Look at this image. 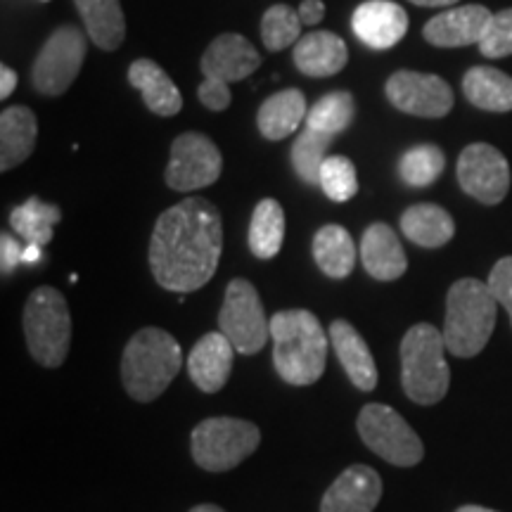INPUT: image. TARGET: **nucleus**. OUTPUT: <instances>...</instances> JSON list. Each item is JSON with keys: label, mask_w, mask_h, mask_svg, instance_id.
Returning a JSON list of instances; mask_svg holds the SVG:
<instances>
[{"label": "nucleus", "mask_w": 512, "mask_h": 512, "mask_svg": "<svg viewBox=\"0 0 512 512\" xmlns=\"http://www.w3.org/2000/svg\"><path fill=\"white\" fill-rule=\"evenodd\" d=\"M261 444V430L254 422L242 418H207L190 434L192 460L202 470L221 472L235 470L240 463L252 456Z\"/></svg>", "instance_id": "nucleus-8"}, {"label": "nucleus", "mask_w": 512, "mask_h": 512, "mask_svg": "<svg viewBox=\"0 0 512 512\" xmlns=\"http://www.w3.org/2000/svg\"><path fill=\"white\" fill-rule=\"evenodd\" d=\"M356 430L363 444L389 465L413 467L425 458L418 432L387 403H366L356 418Z\"/></svg>", "instance_id": "nucleus-9"}, {"label": "nucleus", "mask_w": 512, "mask_h": 512, "mask_svg": "<svg viewBox=\"0 0 512 512\" xmlns=\"http://www.w3.org/2000/svg\"><path fill=\"white\" fill-rule=\"evenodd\" d=\"M302 38V17L294 12L290 5H273L261 17V41H264L266 50L271 53H280V50L297 46Z\"/></svg>", "instance_id": "nucleus-34"}, {"label": "nucleus", "mask_w": 512, "mask_h": 512, "mask_svg": "<svg viewBox=\"0 0 512 512\" xmlns=\"http://www.w3.org/2000/svg\"><path fill=\"white\" fill-rule=\"evenodd\" d=\"M17 88V72L15 69H10L8 64H3L0 67V98L8 100L12 93H15Z\"/></svg>", "instance_id": "nucleus-40"}, {"label": "nucleus", "mask_w": 512, "mask_h": 512, "mask_svg": "<svg viewBox=\"0 0 512 512\" xmlns=\"http://www.w3.org/2000/svg\"><path fill=\"white\" fill-rule=\"evenodd\" d=\"M86 36L74 24L57 27L48 36L31 67V83L38 93L50 98L67 93L86 60Z\"/></svg>", "instance_id": "nucleus-11"}, {"label": "nucleus", "mask_w": 512, "mask_h": 512, "mask_svg": "<svg viewBox=\"0 0 512 512\" xmlns=\"http://www.w3.org/2000/svg\"><path fill=\"white\" fill-rule=\"evenodd\" d=\"M188 512H226V510L219 508V505H214V503H200V505H195V508H190Z\"/></svg>", "instance_id": "nucleus-43"}, {"label": "nucleus", "mask_w": 512, "mask_h": 512, "mask_svg": "<svg viewBox=\"0 0 512 512\" xmlns=\"http://www.w3.org/2000/svg\"><path fill=\"white\" fill-rule=\"evenodd\" d=\"M261 67V55L242 34H221L204 50L200 69L204 81L197 98L207 110L223 112L230 107V83L245 81Z\"/></svg>", "instance_id": "nucleus-7"}, {"label": "nucleus", "mask_w": 512, "mask_h": 512, "mask_svg": "<svg viewBox=\"0 0 512 512\" xmlns=\"http://www.w3.org/2000/svg\"><path fill=\"white\" fill-rule=\"evenodd\" d=\"M128 83L143 95L147 110L157 117H176L183 107V95L171 76L157 62L140 57L128 67Z\"/></svg>", "instance_id": "nucleus-22"}, {"label": "nucleus", "mask_w": 512, "mask_h": 512, "mask_svg": "<svg viewBox=\"0 0 512 512\" xmlns=\"http://www.w3.org/2000/svg\"><path fill=\"white\" fill-rule=\"evenodd\" d=\"M401 233L413 245L439 249L456 235V221L439 204H413L401 214Z\"/></svg>", "instance_id": "nucleus-25"}, {"label": "nucleus", "mask_w": 512, "mask_h": 512, "mask_svg": "<svg viewBox=\"0 0 512 512\" xmlns=\"http://www.w3.org/2000/svg\"><path fill=\"white\" fill-rule=\"evenodd\" d=\"M458 183L477 202L494 207L510 190V164L489 143L467 145L458 157Z\"/></svg>", "instance_id": "nucleus-13"}, {"label": "nucleus", "mask_w": 512, "mask_h": 512, "mask_svg": "<svg viewBox=\"0 0 512 512\" xmlns=\"http://www.w3.org/2000/svg\"><path fill=\"white\" fill-rule=\"evenodd\" d=\"M382 477L370 465H349L320 498V512H373L382 498Z\"/></svg>", "instance_id": "nucleus-15"}, {"label": "nucleus", "mask_w": 512, "mask_h": 512, "mask_svg": "<svg viewBox=\"0 0 512 512\" xmlns=\"http://www.w3.org/2000/svg\"><path fill=\"white\" fill-rule=\"evenodd\" d=\"M446 157L437 145H415L399 159V176L408 188H427L444 174Z\"/></svg>", "instance_id": "nucleus-33"}, {"label": "nucleus", "mask_w": 512, "mask_h": 512, "mask_svg": "<svg viewBox=\"0 0 512 512\" xmlns=\"http://www.w3.org/2000/svg\"><path fill=\"white\" fill-rule=\"evenodd\" d=\"M356 114V102L354 95L347 91H332L323 95L316 105L311 107L309 114H306V128L318 133H328V136H339L347 128L354 124Z\"/></svg>", "instance_id": "nucleus-31"}, {"label": "nucleus", "mask_w": 512, "mask_h": 512, "mask_svg": "<svg viewBox=\"0 0 512 512\" xmlns=\"http://www.w3.org/2000/svg\"><path fill=\"white\" fill-rule=\"evenodd\" d=\"M361 261L370 278L377 283L399 280L408 268L399 235L387 223H370L361 238Z\"/></svg>", "instance_id": "nucleus-20"}, {"label": "nucleus", "mask_w": 512, "mask_h": 512, "mask_svg": "<svg viewBox=\"0 0 512 512\" xmlns=\"http://www.w3.org/2000/svg\"><path fill=\"white\" fill-rule=\"evenodd\" d=\"M43 261V247L41 245H24V266H34Z\"/></svg>", "instance_id": "nucleus-41"}, {"label": "nucleus", "mask_w": 512, "mask_h": 512, "mask_svg": "<svg viewBox=\"0 0 512 512\" xmlns=\"http://www.w3.org/2000/svg\"><path fill=\"white\" fill-rule=\"evenodd\" d=\"M86 34L100 50H117L124 43L126 19L119 0H74Z\"/></svg>", "instance_id": "nucleus-26"}, {"label": "nucleus", "mask_w": 512, "mask_h": 512, "mask_svg": "<svg viewBox=\"0 0 512 512\" xmlns=\"http://www.w3.org/2000/svg\"><path fill=\"white\" fill-rule=\"evenodd\" d=\"M479 53L494 60L512 55V8H505L491 17L486 34L479 41Z\"/></svg>", "instance_id": "nucleus-36"}, {"label": "nucleus", "mask_w": 512, "mask_h": 512, "mask_svg": "<svg viewBox=\"0 0 512 512\" xmlns=\"http://www.w3.org/2000/svg\"><path fill=\"white\" fill-rule=\"evenodd\" d=\"M306 114H309V107H306L304 93L299 88H287L261 102L256 112V126L266 140H285L299 131Z\"/></svg>", "instance_id": "nucleus-24"}, {"label": "nucleus", "mask_w": 512, "mask_h": 512, "mask_svg": "<svg viewBox=\"0 0 512 512\" xmlns=\"http://www.w3.org/2000/svg\"><path fill=\"white\" fill-rule=\"evenodd\" d=\"M183 368L181 342L162 328H143L126 342L121 354V382L138 403L159 399Z\"/></svg>", "instance_id": "nucleus-3"}, {"label": "nucleus", "mask_w": 512, "mask_h": 512, "mask_svg": "<svg viewBox=\"0 0 512 512\" xmlns=\"http://www.w3.org/2000/svg\"><path fill=\"white\" fill-rule=\"evenodd\" d=\"M22 328L29 354L38 366L60 368L67 361L72 344V316L60 290L50 285L36 287L24 304Z\"/></svg>", "instance_id": "nucleus-6"}, {"label": "nucleus", "mask_w": 512, "mask_h": 512, "mask_svg": "<svg viewBox=\"0 0 512 512\" xmlns=\"http://www.w3.org/2000/svg\"><path fill=\"white\" fill-rule=\"evenodd\" d=\"M494 12L484 5H463L432 17L422 29L427 43L437 48H463L482 41Z\"/></svg>", "instance_id": "nucleus-18"}, {"label": "nucleus", "mask_w": 512, "mask_h": 512, "mask_svg": "<svg viewBox=\"0 0 512 512\" xmlns=\"http://www.w3.org/2000/svg\"><path fill=\"white\" fill-rule=\"evenodd\" d=\"M273 368L292 387L316 384L328 366L330 335L316 313L285 309L271 318Z\"/></svg>", "instance_id": "nucleus-2"}, {"label": "nucleus", "mask_w": 512, "mask_h": 512, "mask_svg": "<svg viewBox=\"0 0 512 512\" xmlns=\"http://www.w3.org/2000/svg\"><path fill=\"white\" fill-rule=\"evenodd\" d=\"M320 190L332 202H349L354 200L358 192L356 166L349 157L332 155L325 159L323 169H320Z\"/></svg>", "instance_id": "nucleus-35"}, {"label": "nucleus", "mask_w": 512, "mask_h": 512, "mask_svg": "<svg viewBox=\"0 0 512 512\" xmlns=\"http://www.w3.org/2000/svg\"><path fill=\"white\" fill-rule=\"evenodd\" d=\"M235 363V347L221 330L207 332L188 354V375L204 394H219L230 380Z\"/></svg>", "instance_id": "nucleus-16"}, {"label": "nucleus", "mask_w": 512, "mask_h": 512, "mask_svg": "<svg viewBox=\"0 0 512 512\" xmlns=\"http://www.w3.org/2000/svg\"><path fill=\"white\" fill-rule=\"evenodd\" d=\"M444 332L432 323H418L401 339V384L418 406H434L448 394L451 368L446 363Z\"/></svg>", "instance_id": "nucleus-5"}, {"label": "nucleus", "mask_w": 512, "mask_h": 512, "mask_svg": "<svg viewBox=\"0 0 512 512\" xmlns=\"http://www.w3.org/2000/svg\"><path fill=\"white\" fill-rule=\"evenodd\" d=\"M223 157L214 140L202 133H181L171 143L169 164H166V185L176 192H192L209 188L219 181Z\"/></svg>", "instance_id": "nucleus-12"}, {"label": "nucleus", "mask_w": 512, "mask_h": 512, "mask_svg": "<svg viewBox=\"0 0 512 512\" xmlns=\"http://www.w3.org/2000/svg\"><path fill=\"white\" fill-rule=\"evenodd\" d=\"M356 38L373 50H389L406 36L408 15L392 0H366L351 15Z\"/></svg>", "instance_id": "nucleus-17"}, {"label": "nucleus", "mask_w": 512, "mask_h": 512, "mask_svg": "<svg viewBox=\"0 0 512 512\" xmlns=\"http://www.w3.org/2000/svg\"><path fill=\"white\" fill-rule=\"evenodd\" d=\"M456 512H498V510L484 508V505H463V508H458Z\"/></svg>", "instance_id": "nucleus-44"}, {"label": "nucleus", "mask_w": 512, "mask_h": 512, "mask_svg": "<svg viewBox=\"0 0 512 512\" xmlns=\"http://www.w3.org/2000/svg\"><path fill=\"white\" fill-rule=\"evenodd\" d=\"M387 100L396 110L411 117L422 119H441L453 110V91L451 86L437 74H422L401 69L389 76Z\"/></svg>", "instance_id": "nucleus-14"}, {"label": "nucleus", "mask_w": 512, "mask_h": 512, "mask_svg": "<svg viewBox=\"0 0 512 512\" xmlns=\"http://www.w3.org/2000/svg\"><path fill=\"white\" fill-rule=\"evenodd\" d=\"M332 145V136L328 133H318L306 128V131L299 133L294 138L292 145V166H294V174L306 185H320V169H323L325 159H328V150Z\"/></svg>", "instance_id": "nucleus-32"}, {"label": "nucleus", "mask_w": 512, "mask_h": 512, "mask_svg": "<svg viewBox=\"0 0 512 512\" xmlns=\"http://www.w3.org/2000/svg\"><path fill=\"white\" fill-rule=\"evenodd\" d=\"M299 17H302V24L306 27H316V24L323 22L325 17V5L323 0H304L302 5H299Z\"/></svg>", "instance_id": "nucleus-39"}, {"label": "nucleus", "mask_w": 512, "mask_h": 512, "mask_svg": "<svg viewBox=\"0 0 512 512\" xmlns=\"http://www.w3.org/2000/svg\"><path fill=\"white\" fill-rule=\"evenodd\" d=\"M498 302L489 283L463 278L451 285L446 294V349L458 358L482 354L496 328Z\"/></svg>", "instance_id": "nucleus-4"}, {"label": "nucleus", "mask_w": 512, "mask_h": 512, "mask_svg": "<svg viewBox=\"0 0 512 512\" xmlns=\"http://www.w3.org/2000/svg\"><path fill=\"white\" fill-rule=\"evenodd\" d=\"M22 264H24V245H19L17 238H12L8 230H5V233L0 235V271H3V275H10L15 273V268Z\"/></svg>", "instance_id": "nucleus-38"}, {"label": "nucleus", "mask_w": 512, "mask_h": 512, "mask_svg": "<svg viewBox=\"0 0 512 512\" xmlns=\"http://www.w3.org/2000/svg\"><path fill=\"white\" fill-rule=\"evenodd\" d=\"M219 330L242 356H254L271 342V318H266L256 287L245 278L230 280L219 311Z\"/></svg>", "instance_id": "nucleus-10"}, {"label": "nucleus", "mask_w": 512, "mask_h": 512, "mask_svg": "<svg viewBox=\"0 0 512 512\" xmlns=\"http://www.w3.org/2000/svg\"><path fill=\"white\" fill-rule=\"evenodd\" d=\"M347 60V43L332 31H311V34L299 38L292 53L294 67L304 76H313V79L339 74L347 67Z\"/></svg>", "instance_id": "nucleus-21"}, {"label": "nucleus", "mask_w": 512, "mask_h": 512, "mask_svg": "<svg viewBox=\"0 0 512 512\" xmlns=\"http://www.w3.org/2000/svg\"><path fill=\"white\" fill-rule=\"evenodd\" d=\"M285 240V211L278 200L266 197L256 204L249 221V249L256 259H275Z\"/></svg>", "instance_id": "nucleus-29"}, {"label": "nucleus", "mask_w": 512, "mask_h": 512, "mask_svg": "<svg viewBox=\"0 0 512 512\" xmlns=\"http://www.w3.org/2000/svg\"><path fill=\"white\" fill-rule=\"evenodd\" d=\"M313 259L320 271L332 280L349 278L356 266V245L344 226L328 223L313 235Z\"/></svg>", "instance_id": "nucleus-27"}, {"label": "nucleus", "mask_w": 512, "mask_h": 512, "mask_svg": "<svg viewBox=\"0 0 512 512\" xmlns=\"http://www.w3.org/2000/svg\"><path fill=\"white\" fill-rule=\"evenodd\" d=\"M328 335L332 349H335L339 363H342L344 373H347L351 384H354L356 389H361V392H373L380 375H377L375 358L370 354L368 342L363 339L361 332H358L349 320L337 318L330 323Z\"/></svg>", "instance_id": "nucleus-19"}, {"label": "nucleus", "mask_w": 512, "mask_h": 512, "mask_svg": "<svg viewBox=\"0 0 512 512\" xmlns=\"http://www.w3.org/2000/svg\"><path fill=\"white\" fill-rule=\"evenodd\" d=\"M223 252L221 214L204 197L162 211L150 238V271L164 290L188 294L214 278Z\"/></svg>", "instance_id": "nucleus-1"}, {"label": "nucleus", "mask_w": 512, "mask_h": 512, "mask_svg": "<svg viewBox=\"0 0 512 512\" xmlns=\"http://www.w3.org/2000/svg\"><path fill=\"white\" fill-rule=\"evenodd\" d=\"M62 221V209L57 204L43 202L41 197H29L10 214V228L27 245L46 247L53 240L55 226Z\"/></svg>", "instance_id": "nucleus-30"}, {"label": "nucleus", "mask_w": 512, "mask_h": 512, "mask_svg": "<svg viewBox=\"0 0 512 512\" xmlns=\"http://www.w3.org/2000/svg\"><path fill=\"white\" fill-rule=\"evenodd\" d=\"M413 5H420V8H446V5L458 3V0H411Z\"/></svg>", "instance_id": "nucleus-42"}, {"label": "nucleus", "mask_w": 512, "mask_h": 512, "mask_svg": "<svg viewBox=\"0 0 512 512\" xmlns=\"http://www.w3.org/2000/svg\"><path fill=\"white\" fill-rule=\"evenodd\" d=\"M467 102L484 112H512V76L494 67H472L463 76Z\"/></svg>", "instance_id": "nucleus-28"}, {"label": "nucleus", "mask_w": 512, "mask_h": 512, "mask_svg": "<svg viewBox=\"0 0 512 512\" xmlns=\"http://www.w3.org/2000/svg\"><path fill=\"white\" fill-rule=\"evenodd\" d=\"M486 283H489L491 292H494L498 306H503L508 311L512 323V256H503L501 261H496Z\"/></svg>", "instance_id": "nucleus-37"}, {"label": "nucleus", "mask_w": 512, "mask_h": 512, "mask_svg": "<svg viewBox=\"0 0 512 512\" xmlns=\"http://www.w3.org/2000/svg\"><path fill=\"white\" fill-rule=\"evenodd\" d=\"M38 121L29 107L12 105L0 112V171L27 162L36 147Z\"/></svg>", "instance_id": "nucleus-23"}]
</instances>
